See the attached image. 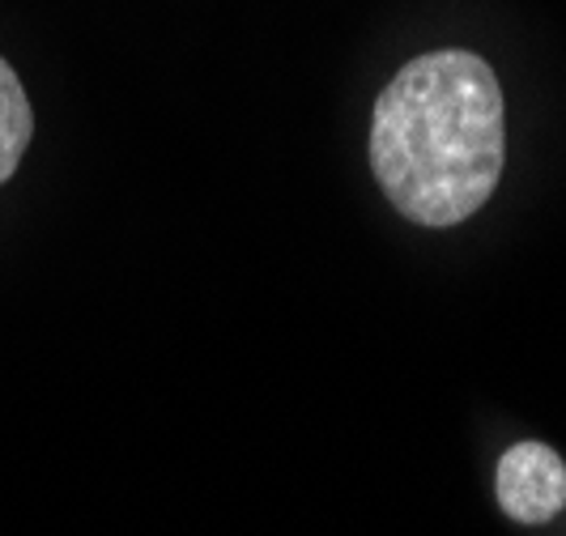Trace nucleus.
Masks as SVG:
<instances>
[{
	"label": "nucleus",
	"instance_id": "obj_2",
	"mask_svg": "<svg viewBox=\"0 0 566 536\" xmlns=\"http://www.w3.org/2000/svg\"><path fill=\"white\" fill-rule=\"evenodd\" d=\"M494 498L515 524H549L566 511V464L549 443H515L494 469Z\"/></svg>",
	"mask_w": 566,
	"mask_h": 536
},
{
	"label": "nucleus",
	"instance_id": "obj_1",
	"mask_svg": "<svg viewBox=\"0 0 566 536\" xmlns=\"http://www.w3.org/2000/svg\"><path fill=\"white\" fill-rule=\"evenodd\" d=\"M503 162V90L478 52H426L375 98L370 170L400 218L460 227L494 197Z\"/></svg>",
	"mask_w": 566,
	"mask_h": 536
},
{
	"label": "nucleus",
	"instance_id": "obj_3",
	"mask_svg": "<svg viewBox=\"0 0 566 536\" xmlns=\"http://www.w3.org/2000/svg\"><path fill=\"white\" fill-rule=\"evenodd\" d=\"M30 137H34V112H30L22 77L0 56V183H9L18 175Z\"/></svg>",
	"mask_w": 566,
	"mask_h": 536
}]
</instances>
